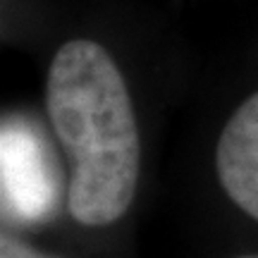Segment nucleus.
<instances>
[{
  "label": "nucleus",
  "instance_id": "f03ea898",
  "mask_svg": "<svg viewBox=\"0 0 258 258\" xmlns=\"http://www.w3.org/2000/svg\"><path fill=\"white\" fill-rule=\"evenodd\" d=\"M215 172L230 201L258 220V91L225 122L215 146Z\"/></svg>",
  "mask_w": 258,
  "mask_h": 258
},
{
  "label": "nucleus",
  "instance_id": "20e7f679",
  "mask_svg": "<svg viewBox=\"0 0 258 258\" xmlns=\"http://www.w3.org/2000/svg\"><path fill=\"white\" fill-rule=\"evenodd\" d=\"M241 258H258V256H241Z\"/></svg>",
  "mask_w": 258,
  "mask_h": 258
},
{
  "label": "nucleus",
  "instance_id": "7ed1b4c3",
  "mask_svg": "<svg viewBox=\"0 0 258 258\" xmlns=\"http://www.w3.org/2000/svg\"><path fill=\"white\" fill-rule=\"evenodd\" d=\"M0 258H60V256L46 253V251L31 246V244H27V241L19 239V237L3 234L0 237Z\"/></svg>",
  "mask_w": 258,
  "mask_h": 258
},
{
  "label": "nucleus",
  "instance_id": "f257e3e1",
  "mask_svg": "<svg viewBox=\"0 0 258 258\" xmlns=\"http://www.w3.org/2000/svg\"><path fill=\"white\" fill-rule=\"evenodd\" d=\"M46 110L70 158L67 208L84 227L124 218L141 175V137L127 82L96 41L57 48L46 77Z\"/></svg>",
  "mask_w": 258,
  "mask_h": 258
}]
</instances>
